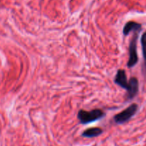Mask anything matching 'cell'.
I'll use <instances>...</instances> for the list:
<instances>
[{
  "label": "cell",
  "instance_id": "obj_1",
  "mask_svg": "<svg viewBox=\"0 0 146 146\" xmlns=\"http://www.w3.org/2000/svg\"><path fill=\"white\" fill-rule=\"evenodd\" d=\"M105 116L106 113L101 109H94L91 111L80 110L77 113V118L80 123L83 125H86L101 120Z\"/></svg>",
  "mask_w": 146,
  "mask_h": 146
},
{
  "label": "cell",
  "instance_id": "obj_2",
  "mask_svg": "<svg viewBox=\"0 0 146 146\" xmlns=\"http://www.w3.org/2000/svg\"><path fill=\"white\" fill-rule=\"evenodd\" d=\"M138 110V105L136 103H133L128 106L126 109L121 111L113 117V120L116 124L121 125L129 121L135 114Z\"/></svg>",
  "mask_w": 146,
  "mask_h": 146
},
{
  "label": "cell",
  "instance_id": "obj_3",
  "mask_svg": "<svg viewBox=\"0 0 146 146\" xmlns=\"http://www.w3.org/2000/svg\"><path fill=\"white\" fill-rule=\"evenodd\" d=\"M139 33L135 32L129 44V59L127 66L128 68H132L138 62V56L137 52V42Z\"/></svg>",
  "mask_w": 146,
  "mask_h": 146
},
{
  "label": "cell",
  "instance_id": "obj_4",
  "mask_svg": "<svg viewBox=\"0 0 146 146\" xmlns=\"http://www.w3.org/2000/svg\"><path fill=\"white\" fill-rule=\"evenodd\" d=\"M126 91L128 100H133L138 94L139 91V82L136 77H133L130 79Z\"/></svg>",
  "mask_w": 146,
  "mask_h": 146
},
{
  "label": "cell",
  "instance_id": "obj_5",
  "mask_svg": "<svg viewBox=\"0 0 146 146\" xmlns=\"http://www.w3.org/2000/svg\"><path fill=\"white\" fill-rule=\"evenodd\" d=\"M114 82L122 88L127 90L128 87V80L125 71L123 69H120L117 71L116 74L114 78Z\"/></svg>",
  "mask_w": 146,
  "mask_h": 146
},
{
  "label": "cell",
  "instance_id": "obj_6",
  "mask_svg": "<svg viewBox=\"0 0 146 146\" xmlns=\"http://www.w3.org/2000/svg\"><path fill=\"white\" fill-rule=\"evenodd\" d=\"M142 30V25L140 23L136 22L134 21H129L124 25L123 33L125 36L128 35L131 31L140 33V31Z\"/></svg>",
  "mask_w": 146,
  "mask_h": 146
},
{
  "label": "cell",
  "instance_id": "obj_7",
  "mask_svg": "<svg viewBox=\"0 0 146 146\" xmlns=\"http://www.w3.org/2000/svg\"><path fill=\"white\" fill-rule=\"evenodd\" d=\"M103 133V130L100 127H91L84 130L81 135L84 137H98Z\"/></svg>",
  "mask_w": 146,
  "mask_h": 146
},
{
  "label": "cell",
  "instance_id": "obj_8",
  "mask_svg": "<svg viewBox=\"0 0 146 146\" xmlns=\"http://www.w3.org/2000/svg\"><path fill=\"white\" fill-rule=\"evenodd\" d=\"M141 46H142L143 56V59H144V61H145V68H146V31L143 34L142 37H141Z\"/></svg>",
  "mask_w": 146,
  "mask_h": 146
}]
</instances>
